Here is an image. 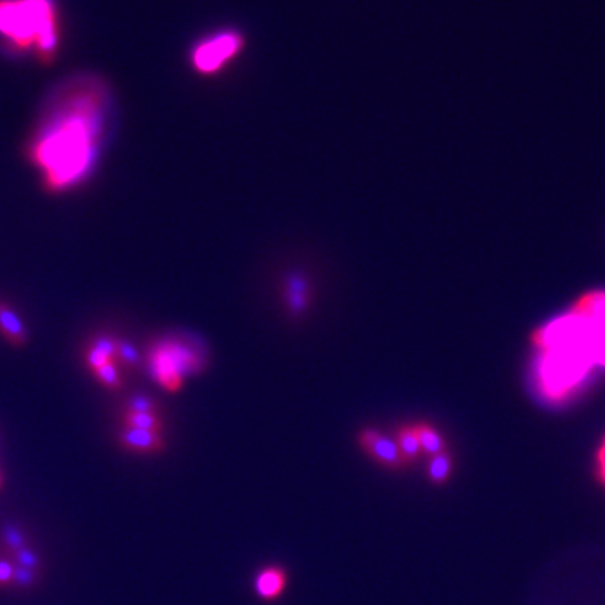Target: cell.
Instances as JSON below:
<instances>
[{
    "mask_svg": "<svg viewBox=\"0 0 605 605\" xmlns=\"http://www.w3.org/2000/svg\"><path fill=\"white\" fill-rule=\"evenodd\" d=\"M395 444L399 448L400 456H402L406 468H411L417 459L422 458L421 442H419L414 424L399 427L397 436H395Z\"/></svg>",
    "mask_w": 605,
    "mask_h": 605,
    "instance_id": "obj_13",
    "label": "cell"
},
{
    "mask_svg": "<svg viewBox=\"0 0 605 605\" xmlns=\"http://www.w3.org/2000/svg\"><path fill=\"white\" fill-rule=\"evenodd\" d=\"M0 36L17 51L51 64L58 54L59 17L54 0H0Z\"/></svg>",
    "mask_w": 605,
    "mask_h": 605,
    "instance_id": "obj_2",
    "label": "cell"
},
{
    "mask_svg": "<svg viewBox=\"0 0 605 605\" xmlns=\"http://www.w3.org/2000/svg\"><path fill=\"white\" fill-rule=\"evenodd\" d=\"M594 328H590L582 318L570 311L569 315L560 316L540 328L533 335V343L542 352L550 350H567V348H585L590 338L594 337Z\"/></svg>",
    "mask_w": 605,
    "mask_h": 605,
    "instance_id": "obj_6",
    "label": "cell"
},
{
    "mask_svg": "<svg viewBox=\"0 0 605 605\" xmlns=\"http://www.w3.org/2000/svg\"><path fill=\"white\" fill-rule=\"evenodd\" d=\"M110 362H118V338L100 337L86 353V363L95 372Z\"/></svg>",
    "mask_w": 605,
    "mask_h": 605,
    "instance_id": "obj_14",
    "label": "cell"
},
{
    "mask_svg": "<svg viewBox=\"0 0 605 605\" xmlns=\"http://www.w3.org/2000/svg\"><path fill=\"white\" fill-rule=\"evenodd\" d=\"M594 363L585 348H567L542 352L538 363V390L548 400H562L587 379Z\"/></svg>",
    "mask_w": 605,
    "mask_h": 605,
    "instance_id": "obj_3",
    "label": "cell"
},
{
    "mask_svg": "<svg viewBox=\"0 0 605 605\" xmlns=\"http://www.w3.org/2000/svg\"><path fill=\"white\" fill-rule=\"evenodd\" d=\"M108 90L95 76L69 79L53 96L43 127L31 145V160L53 192L79 184L93 167Z\"/></svg>",
    "mask_w": 605,
    "mask_h": 605,
    "instance_id": "obj_1",
    "label": "cell"
},
{
    "mask_svg": "<svg viewBox=\"0 0 605 605\" xmlns=\"http://www.w3.org/2000/svg\"><path fill=\"white\" fill-rule=\"evenodd\" d=\"M93 374L96 375V379L100 384L105 385L108 389H120L123 382H121L120 369H118V362H110L95 370Z\"/></svg>",
    "mask_w": 605,
    "mask_h": 605,
    "instance_id": "obj_18",
    "label": "cell"
},
{
    "mask_svg": "<svg viewBox=\"0 0 605 605\" xmlns=\"http://www.w3.org/2000/svg\"><path fill=\"white\" fill-rule=\"evenodd\" d=\"M357 441L360 444V448L369 454V456H372V459H375L380 466L394 469V471L406 468L404 461H402V456H400L399 448L395 444V439H389V437L384 436L377 429L365 427V429L358 432Z\"/></svg>",
    "mask_w": 605,
    "mask_h": 605,
    "instance_id": "obj_7",
    "label": "cell"
},
{
    "mask_svg": "<svg viewBox=\"0 0 605 605\" xmlns=\"http://www.w3.org/2000/svg\"><path fill=\"white\" fill-rule=\"evenodd\" d=\"M585 352L589 353L594 367H605V332L594 333L585 345Z\"/></svg>",
    "mask_w": 605,
    "mask_h": 605,
    "instance_id": "obj_19",
    "label": "cell"
},
{
    "mask_svg": "<svg viewBox=\"0 0 605 605\" xmlns=\"http://www.w3.org/2000/svg\"><path fill=\"white\" fill-rule=\"evenodd\" d=\"M451 474H453V456H451L448 449L429 458L427 478L432 484L441 486V484L448 483Z\"/></svg>",
    "mask_w": 605,
    "mask_h": 605,
    "instance_id": "obj_16",
    "label": "cell"
},
{
    "mask_svg": "<svg viewBox=\"0 0 605 605\" xmlns=\"http://www.w3.org/2000/svg\"><path fill=\"white\" fill-rule=\"evenodd\" d=\"M246 48V36L236 27H224L202 37L192 46L189 54L190 66L202 76H214L241 56Z\"/></svg>",
    "mask_w": 605,
    "mask_h": 605,
    "instance_id": "obj_5",
    "label": "cell"
},
{
    "mask_svg": "<svg viewBox=\"0 0 605 605\" xmlns=\"http://www.w3.org/2000/svg\"><path fill=\"white\" fill-rule=\"evenodd\" d=\"M0 335L6 338L12 347H24L29 340V332L21 316L4 301H0Z\"/></svg>",
    "mask_w": 605,
    "mask_h": 605,
    "instance_id": "obj_12",
    "label": "cell"
},
{
    "mask_svg": "<svg viewBox=\"0 0 605 605\" xmlns=\"http://www.w3.org/2000/svg\"><path fill=\"white\" fill-rule=\"evenodd\" d=\"M311 301V283L305 274L291 273L285 278V305L293 316H301Z\"/></svg>",
    "mask_w": 605,
    "mask_h": 605,
    "instance_id": "obj_8",
    "label": "cell"
},
{
    "mask_svg": "<svg viewBox=\"0 0 605 605\" xmlns=\"http://www.w3.org/2000/svg\"><path fill=\"white\" fill-rule=\"evenodd\" d=\"M572 313L582 318L595 332H605V291H592L582 296L572 308Z\"/></svg>",
    "mask_w": 605,
    "mask_h": 605,
    "instance_id": "obj_9",
    "label": "cell"
},
{
    "mask_svg": "<svg viewBox=\"0 0 605 605\" xmlns=\"http://www.w3.org/2000/svg\"><path fill=\"white\" fill-rule=\"evenodd\" d=\"M123 427L138 429V431L160 432L164 431V422L160 414H142V412H125L123 414Z\"/></svg>",
    "mask_w": 605,
    "mask_h": 605,
    "instance_id": "obj_17",
    "label": "cell"
},
{
    "mask_svg": "<svg viewBox=\"0 0 605 605\" xmlns=\"http://www.w3.org/2000/svg\"><path fill=\"white\" fill-rule=\"evenodd\" d=\"M148 369L160 387L177 392L185 377L199 374L204 369L202 353L180 338H165L155 343L148 352Z\"/></svg>",
    "mask_w": 605,
    "mask_h": 605,
    "instance_id": "obj_4",
    "label": "cell"
},
{
    "mask_svg": "<svg viewBox=\"0 0 605 605\" xmlns=\"http://www.w3.org/2000/svg\"><path fill=\"white\" fill-rule=\"evenodd\" d=\"M120 441L125 448L140 454L160 453L165 446L164 437L160 432L138 431L128 427H123Z\"/></svg>",
    "mask_w": 605,
    "mask_h": 605,
    "instance_id": "obj_11",
    "label": "cell"
},
{
    "mask_svg": "<svg viewBox=\"0 0 605 605\" xmlns=\"http://www.w3.org/2000/svg\"><path fill=\"white\" fill-rule=\"evenodd\" d=\"M16 579V569L11 563L0 562V584H9Z\"/></svg>",
    "mask_w": 605,
    "mask_h": 605,
    "instance_id": "obj_22",
    "label": "cell"
},
{
    "mask_svg": "<svg viewBox=\"0 0 605 605\" xmlns=\"http://www.w3.org/2000/svg\"><path fill=\"white\" fill-rule=\"evenodd\" d=\"M125 412H142V414H160V407L152 397L133 395L125 406Z\"/></svg>",
    "mask_w": 605,
    "mask_h": 605,
    "instance_id": "obj_20",
    "label": "cell"
},
{
    "mask_svg": "<svg viewBox=\"0 0 605 605\" xmlns=\"http://www.w3.org/2000/svg\"><path fill=\"white\" fill-rule=\"evenodd\" d=\"M414 426H416L417 436H419V442H421L422 456L432 458V456L448 449L444 437L441 436V432L437 431L436 427L427 424V422L414 424Z\"/></svg>",
    "mask_w": 605,
    "mask_h": 605,
    "instance_id": "obj_15",
    "label": "cell"
},
{
    "mask_svg": "<svg viewBox=\"0 0 605 605\" xmlns=\"http://www.w3.org/2000/svg\"><path fill=\"white\" fill-rule=\"evenodd\" d=\"M118 360L127 363L130 367H137L140 363V355H138V350L133 347L132 343L118 340Z\"/></svg>",
    "mask_w": 605,
    "mask_h": 605,
    "instance_id": "obj_21",
    "label": "cell"
},
{
    "mask_svg": "<svg viewBox=\"0 0 605 605\" xmlns=\"http://www.w3.org/2000/svg\"><path fill=\"white\" fill-rule=\"evenodd\" d=\"M288 585V574L285 569L271 565L266 569L259 570L254 579V590L259 599L274 600L285 594Z\"/></svg>",
    "mask_w": 605,
    "mask_h": 605,
    "instance_id": "obj_10",
    "label": "cell"
},
{
    "mask_svg": "<svg viewBox=\"0 0 605 605\" xmlns=\"http://www.w3.org/2000/svg\"><path fill=\"white\" fill-rule=\"evenodd\" d=\"M597 468H599L600 478L605 483V439L600 446L599 453H597Z\"/></svg>",
    "mask_w": 605,
    "mask_h": 605,
    "instance_id": "obj_23",
    "label": "cell"
}]
</instances>
